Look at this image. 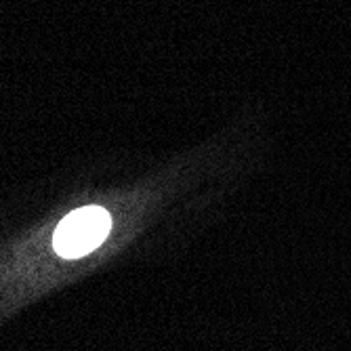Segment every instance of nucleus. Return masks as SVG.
<instances>
[{
	"instance_id": "1",
	"label": "nucleus",
	"mask_w": 351,
	"mask_h": 351,
	"mask_svg": "<svg viewBox=\"0 0 351 351\" xmlns=\"http://www.w3.org/2000/svg\"><path fill=\"white\" fill-rule=\"evenodd\" d=\"M112 219L99 206H84L72 210L59 223L53 236L55 250L66 259H78L93 252L110 234Z\"/></svg>"
}]
</instances>
